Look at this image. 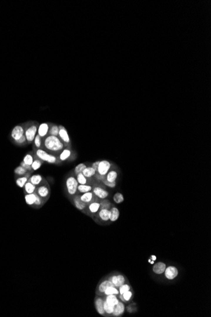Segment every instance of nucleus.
Instances as JSON below:
<instances>
[{"label":"nucleus","mask_w":211,"mask_h":317,"mask_svg":"<svg viewBox=\"0 0 211 317\" xmlns=\"http://www.w3.org/2000/svg\"><path fill=\"white\" fill-rule=\"evenodd\" d=\"M59 130H60L59 127L56 125H53L51 127V128H49V132H48L49 135H50V136L58 137V134H59Z\"/></svg>","instance_id":"obj_37"},{"label":"nucleus","mask_w":211,"mask_h":317,"mask_svg":"<svg viewBox=\"0 0 211 317\" xmlns=\"http://www.w3.org/2000/svg\"><path fill=\"white\" fill-rule=\"evenodd\" d=\"M166 268V263H163V262H158L157 263H155L153 267V271L154 273L158 275H161L164 272Z\"/></svg>","instance_id":"obj_18"},{"label":"nucleus","mask_w":211,"mask_h":317,"mask_svg":"<svg viewBox=\"0 0 211 317\" xmlns=\"http://www.w3.org/2000/svg\"><path fill=\"white\" fill-rule=\"evenodd\" d=\"M164 276L168 280H174L178 275V269L175 266H169L166 267L164 270Z\"/></svg>","instance_id":"obj_7"},{"label":"nucleus","mask_w":211,"mask_h":317,"mask_svg":"<svg viewBox=\"0 0 211 317\" xmlns=\"http://www.w3.org/2000/svg\"><path fill=\"white\" fill-rule=\"evenodd\" d=\"M34 155L38 159L43 162H47L50 164H56L60 162L58 156L51 154L42 148L37 149Z\"/></svg>","instance_id":"obj_2"},{"label":"nucleus","mask_w":211,"mask_h":317,"mask_svg":"<svg viewBox=\"0 0 211 317\" xmlns=\"http://www.w3.org/2000/svg\"><path fill=\"white\" fill-rule=\"evenodd\" d=\"M87 179L88 178H87V177H86L83 175L82 173H81V174H78L77 175V180L78 182V184H82V185L87 184L88 182Z\"/></svg>","instance_id":"obj_40"},{"label":"nucleus","mask_w":211,"mask_h":317,"mask_svg":"<svg viewBox=\"0 0 211 317\" xmlns=\"http://www.w3.org/2000/svg\"><path fill=\"white\" fill-rule=\"evenodd\" d=\"M36 193L45 201H47L50 196V187L47 182L44 181L43 184L37 186Z\"/></svg>","instance_id":"obj_4"},{"label":"nucleus","mask_w":211,"mask_h":317,"mask_svg":"<svg viewBox=\"0 0 211 317\" xmlns=\"http://www.w3.org/2000/svg\"><path fill=\"white\" fill-rule=\"evenodd\" d=\"M26 142H27L26 137H25V135H24L22 137H21L20 139H19V140L17 141H16L15 142L16 144H19V145H24V144H25Z\"/></svg>","instance_id":"obj_46"},{"label":"nucleus","mask_w":211,"mask_h":317,"mask_svg":"<svg viewBox=\"0 0 211 317\" xmlns=\"http://www.w3.org/2000/svg\"><path fill=\"white\" fill-rule=\"evenodd\" d=\"M37 129L38 127L36 124H32L25 130L24 135L25 137H26L27 142L29 144L32 143L34 140L35 137L37 134Z\"/></svg>","instance_id":"obj_5"},{"label":"nucleus","mask_w":211,"mask_h":317,"mask_svg":"<svg viewBox=\"0 0 211 317\" xmlns=\"http://www.w3.org/2000/svg\"><path fill=\"white\" fill-rule=\"evenodd\" d=\"M110 218L109 220L112 222L118 220L120 217V211L116 207H112L110 209Z\"/></svg>","instance_id":"obj_26"},{"label":"nucleus","mask_w":211,"mask_h":317,"mask_svg":"<svg viewBox=\"0 0 211 317\" xmlns=\"http://www.w3.org/2000/svg\"><path fill=\"white\" fill-rule=\"evenodd\" d=\"M20 165H21L22 167H24L25 169H26V170L29 172H33V170H32L31 166L29 165H27V164H25L23 161L22 162H20Z\"/></svg>","instance_id":"obj_45"},{"label":"nucleus","mask_w":211,"mask_h":317,"mask_svg":"<svg viewBox=\"0 0 211 317\" xmlns=\"http://www.w3.org/2000/svg\"><path fill=\"white\" fill-rule=\"evenodd\" d=\"M101 209V204L98 201H92L88 206V210L92 214H96Z\"/></svg>","instance_id":"obj_24"},{"label":"nucleus","mask_w":211,"mask_h":317,"mask_svg":"<svg viewBox=\"0 0 211 317\" xmlns=\"http://www.w3.org/2000/svg\"><path fill=\"white\" fill-rule=\"evenodd\" d=\"M98 217L101 221L108 222L110 218V210L106 208H101L98 211Z\"/></svg>","instance_id":"obj_16"},{"label":"nucleus","mask_w":211,"mask_h":317,"mask_svg":"<svg viewBox=\"0 0 211 317\" xmlns=\"http://www.w3.org/2000/svg\"><path fill=\"white\" fill-rule=\"evenodd\" d=\"M49 130V125L47 123H43L39 125L37 129V134L41 137L47 136Z\"/></svg>","instance_id":"obj_14"},{"label":"nucleus","mask_w":211,"mask_h":317,"mask_svg":"<svg viewBox=\"0 0 211 317\" xmlns=\"http://www.w3.org/2000/svg\"><path fill=\"white\" fill-rule=\"evenodd\" d=\"M150 263L151 265H154V261H153V260H151V261H150Z\"/></svg>","instance_id":"obj_50"},{"label":"nucleus","mask_w":211,"mask_h":317,"mask_svg":"<svg viewBox=\"0 0 211 317\" xmlns=\"http://www.w3.org/2000/svg\"><path fill=\"white\" fill-rule=\"evenodd\" d=\"M59 129H60V130H59V134H58L59 138L60 139V140L63 142V144H66V145H68V144H69L70 142V139L68 136V132H67L66 129L65 127H63V126H59Z\"/></svg>","instance_id":"obj_12"},{"label":"nucleus","mask_w":211,"mask_h":317,"mask_svg":"<svg viewBox=\"0 0 211 317\" xmlns=\"http://www.w3.org/2000/svg\"><path fill=\"white\" fill-rule=\"evenodd\" d=\"M111 167V163L108 160H102V161H100L99 162L97 172L101 175L106 176V175L108 174V172L110 170Z\"/></svg>","instance_id":"obj_6"},{"label":"nucleus","mask_w":211,"mask_h":317,"mask_svg":"<svg viewBox=\"0 0 211 317\" xmlns=\"http://www.w3.org/2000/svg\"><path fill=\"white\" fill-rule=\"evenodd\" d=\"M103 182L104 184V185H106V186H108V187H110V188H114L116 187V182H108V180H106V179H104L103 180Z\"/></svg>","instance_id":"obj_44"},{"label":"nucleus","mask_w":211,"mask_h":317,"mask_svg":"<svg viewBox=\"0 0 211 317\" xmlns=\"http://www.w3.org/2000/svg\"><path fill=\"white\" fill-rule=\"evenodd\" d=\"M80 198H81V200L83 203H85L87 205L91 203L92 201H94V194H93V192L90 191L82 194L81 196H80Z\"/></svg>","instance_id":"obj_21"},{"label":"nucleus","mask_w":211,"mask_h":317,"mask_svg":"<svg viewBox=\"0 0 211 317\" xmlns=\"http://www.w3.org/2000/svg\"><path fill=\"white\" fill-rule=\"evenodd\" d=\"M110 286H114V285L109 279H106L101 281L98 284V288H97V293L99 295L103 294L106 289Z\"/></svg>","instance_id":"obj_13"},{"label":"nucleus","mask_w":211,"mask_h":317,"mask_svg":"<svg viewBox=\"0 0 211 317\" xmlns=\"http://www.w3.org/2000/svg\"><path fill=\"white\" fill-rule=\"evenodd\" d=\"M25 134V130L22 125H16L13 129L11 136L13 139L16 142L22 137Z\"/></svg>","instance_id":"obj_9"},{"label":"nucleus","mask_w":211,"mask_h":317,"mask_svg":"<svg viewBox=\"0 0 211 317\" xmlns=\"http://www.w3.org/2000/svg\"><path fill=\"white\" fill-rule=\"evenodd\" d=\"M34 156H35L34 160L32 164L31 165V167L32 168L33 171H36L38 170V169H39L41 167L42 165H43V162H42L41 160L38 159L35 156V155H34Z\"/></svg>","instance_id":"obj_32"},{"label":"nucleus","mask_w":211,"mask_h":317,"mask_svg":"<svg viewBox=\"0 0 211 317\" xmlns=\"http://www.w3.org/2000/svg\"><path fill=\"white\" fill-rule=\"evenodd\" d=\"M94 176L96 177V178L97 179L99 180H101V181H103V180L106 178V176L101 175H99V174H96V175H95Z\"/></svg>","instance_id":"obj_48"},{"label":"nucleus","mask_w":211,"mask_h":317,"mask_svg":"<svg viewBox=\"0 0 211 317\" xmlns=\"http://www.w3.org/2000/svg\"><path fill=\"white\" fill-rule=\"evenodd\" d=\"M120 296L122 301L125 302H128L131 299H132L133 296V293H132V291L129 290L128 291H126V292L124 293L122 295H120Z\"/></svg>","instance_id":"obj_34"},{"label":"nucleus","mask_w":211,"mask_h":317,"mask_svg":"<svg viewBox=\"0 0 211 317\" xmlns=\"http://www.w3.org/2000/svg\"><path fill=\"white\" fill-rule=\"evenodd\" d=\"M124 200L125 199L123 195L120 192H116L113 196V201H115L116 204L121 203L124 201Z\"/></svg>","instance_id":"obj_38"},{"label":"nucleus","mask_w":211,"mask_h":317,"mask_svg":"<svg viewBox=\"0 0 211 317\" xmlns=\"http://www.w3.org/2000/svg\"><path fill=\"white\" fill-rule=\"evenodd\" d=\"M65 185L68 194L71 196H74L77 192L78 183L74 176H70L66 179Z\"/></svg>","instance_id":"obj_3"},{"label":"nucleus","mask_w":211,"mask_h":317,"mask_svg":"<svg viewBox=\"0 0 211 317\" xmlns=\"http://www.w3.org/2000/svg\"><path fill=\"white\" fill-rule=\"evenodd\" d=\"M95 308L97 312L101 315H105V311L104 310V298L98 296L95 299L94 301Z\"/></svg>","instance_id":"obj_11"},{"label":"nucleus","mask_w":211,"mask_h":317,"mask_svg":"<svg viewBox=\"0 0 211 317\" xmlns=\"http://www.w3.org/2000/svg\"><path fill=\"white\" fill-rule=\"evenodd\" d=\"M37 194L35 193L29 194H25V200L26 203L31 206L35 207L36 202L37 200Z\"/></svg>","instance_id":"obj_20"},{"label":"nucleus","mask_w":211,"mask_h":317,"mask_svg":"<svg viewBox=\"0 0 211 317\" xmlns=\"http://www.w3.org/2000/svg\"><path fill=\"white\" fill-rule=\"evenodd\" d=\"M104 300L108 304V305L113 306H115V305H116L118 303V302L120 301L119 299H118L117 297V296L114 295V294L104 296Z\"/></svg>","instance_id":"obj_22"},{"label":"nucleus","mask_w":211,"mask_h":317,"mask_svg":"<svg viewBox=\"0 0 211 317\" xmlns=\"http://www.w3.org/2000/svg\"><path fill=\"white\" fill-rule=\"evenodd\" d=\"M71 156V151L68 149H64L58 155V158L60 162H65L68 160Z\"/></svg>","instance_id":"obj_25"},{"label":"nucleus","mask_w":211,"mask_h":317,"mask_svg":"<svg viewBox=\"0 0 211 317\" xmlns=\"http://www.w3.org/2000/svg\"><path fill=\"white\" fill-rule=\"evenodd\" d=\"M14 172L16 175L19 176H24L25 174H27L29 172L26 169H25L24 167H22L21 165H19L14 170Z\"/></svg>","instance_id":"obj_35"},{"label":"nucleus","mask_w":211,"mask_h":317,"mask_svg":"<svg viewBox=\"0 0 211 317\" xmlns=\"http://www.w3.org/2000/svg\"><path fill=\"white\" fill-rule=\"evenodd\" d=\"M118 290H119V293H120V295H122L124 293L126 292V291H128L129 290H130L131 287L130 286L129 284H125L121 285V286H120L119 287H118Z\"/></svg>","instance_id":"obj_42"},{"label":"nucleus","mask_w":211,"mask_h":317,"mask_svg":"<svg viewBox=\"0 0 211 317\" xmlns=\"http://www.w3.org/2000/svg\"><path fill=\"white\" fill-rule=\"evenodd\" d=\"M118 178V173L115 170H109L108 174L106 175V180L110 182H116V180Z\"/></svg>","instance_id":"obj_28"},{"label":"nucleus","mask_w":211,"mask_h":317,"mask_svg":"<svg viewBox=\"0 0 211 317\" xmlns=\"http://www.w3.org/2000/svg\"><path fill=\"white\" fill-rule=\"evenodd\" d=\"M96 171L92 167H87L82 172L83 175L87 178H91L96 174Z\"/></svg>","instance_id":"obj_29"},{"label":"nucleus","mask_w":211,"mask_h":317,"mask_svg":"<svg viewBox=\"0 0 211 317\" xmlns=\"http://www.w3.org/2000/svg\"><path fill=\"white\" fill-rule=\"evenodd\" d=\"M34 157H35L34 154L29 153L24 157L23 162L25 164H27L31 166V165L32 164L34 160Z\"/></svg>","instance_id":"obj_33"},{"label":"nucleus","mask_w":211,"mask_h":317,"mask_svg":"<svg viewBox=\"0 0 211 317\" xmlns=\"http://www.w3.org/2000/svg\"><path fill=\"white\" fill-rule=\"evenodd\" d=\"M24 189L25 194H32V193L36 192L37 186H36V185L32 184L31 182H30L28 181L25 184Z\"/></svg>","instance_id":"obj_27"},{"label":"nucleus","mask_w":211,"mask_h":317,"mask_svg":"<svg viewBox=\"0 0 211 317\" xmlns=\"http://www.w3.org/2000/svg\"><path fill=\"white\" fill-rule=\"evenodd\" d=\"M114 307L115 306H113L108 305V304L104 300V310L105 311V314H106L108 315H112L113 311H114Z\"/></svg>","instance_id":"obj_36"},{"label":"nucleus","mask_w":211,"mask_h":317,"mask_svg":"<svg viewBox=\"0 0 211 317\" xmlns=\"http://www.w3.org/2000/svg\"><path fill=\"white\" fill-rule=\"evenodd\" d=\"M99 162H100V161H96V162H94L92 165V167L93 168L96 172H97V170H98V166H99Z\"/></svg>","instance_id":"obj_47"},{"label":"nucleus","mask_w":211,"mask_h":317,"mask_svg":"<svg viewBox=\"0 0 211 317\" xmlns=\"http://www.w3.org/2000/svg\"><path fill=\"white\" fill-rule=\"evenodd\" d=\"M92 192L94 194V196L97 197H98L99 199L101 200H104L109 196V192L105 190L104 188L101 187H94L92 188Z\"/></svg>","instance_id":"obj_10"},{"label":"nucleus","mask_w":211,"mask_h":317,"mask_svg":"<svg viewBox=\"0 0 211 317\" xmlns=\"http://www.w3.org/2000/svg\"><path fill=\"white\" fill-rule=\"evenodd\" d=\"M87 167V165L86 164L84 163H79L78 165H77V166H76L74 168V173L75 174L77 175V174H81V173H82V172L84 170V169L86 168Z\"/></svg>","instance_id":"obj_39"},{"label":"nucleus","mask_w":211,"mask_h":317,"mask_svg":"<svg viewBox=\"0 0 211 317\" xmlns=\"http://www.w3.org/2000/svg\"><path fill=\"white\" fill-rule=\"evenodd\" d=\"M108 279L113 283L114 286L117 287V288L121 285L124 284L126 282L125 277L121 274L113 275L109 277Z\"/></svg>","instance_id":"obj_8"},{"label":"nucleus","mask_w":211,"mask_h":317,"mask_svg":"<svg viewBox=\"0 0 211 317\" xmlns=\"http://www.w3.org/2000/svg\"><path fill=\"white\" fill-rule=\"evenodd\" d=\"M125 310V306L123 302L119 301L116 305L114 307V311L113 313V316H120L124 313Z\"/></svg>","instance_id":"obj_15"},{"label":"nucleus","mask_w":211,"mask_h":317,"mask_svg":"<svg viewBox=\"0 0 211 317\" xmlns=\"http://www.w3.org/2000/svg\"><path fill=\"white\" fill-rule=\"evenodd\" d=\"M28 181L30 182H31L32 184H34L37 187L41 184H43L45 181V180L44 179V178L42 175L39 174H36V175H33L29 177Z\"/></svg>","instance_id":"obj_17"},{"label":"nucleus","mask_w":211,"mask_h":317,"mask_svg":"<svg viewBox=\"0 0 211 317\" xmlns=\"http://www.w3.org/2000/svg\"><path fill=\"white\" fill-rule=\"evenodd\" d=\"M73 202L74 206L78 210L82 211V210H85L86 208L87 204L85 203H83L81 200V198H80V196H78V195H75L74 196Z\"/></svg>","instance_id":"obj_19"},{"label":"nucleus","mask_w":211,"mask_h":317,"mask_svg":"<svg viewBox=\"0 0 211 317\" xmlns=\"http://www.w3.org/2000/svg\"><path fill=\"white\" fill-rule=\"evenodd\" d=\"M100 204L101 208H106L109 210L111 208V203L108 200H103L100 203Z\"/></svg>","instance_id":"obj_43"},{"label":"nucleus","mask_w":211,"mask_h":317,"mask_svg":"<svg viewBox=\"0 0 211 317\" xmlns=\"http://www.w3.org/2000/svg\"><path fill=\"white\" fill-rule=\"evenodd\" d=\"M150 259H151L152 260H153V261H155L156 260H157V257H156V256H155V255H151V256H150Z\"/></svg>","instance_id":"obj_49"},{"label":"nucleus","mask_w":211,"mask_h":317,"mask_svg":"<svg viewBox=\"0 0 211 317\" xmlns=\"http://www.w3.org/2000/svg\"><path fill=\"white\" fill-rule=\"evenodd\" d=\"M43 145L45 151L56 156H58L64 150L65 146L64 144L58 137L50 135L44 138Z\"/></svg>","instance_id":"obj_1"},{"label":"nucleus","mask_w":211,"mask_h":317,"mask_svg":"<svg viewBox=\"0 0 211 317\" xmlns=\"http://www.w3.org/2000/svg\"><path fill=\"white\" fill-rule=\"evenodd\" d=\"M111 294L116 295V296L120 294L119 290H118L117 287L115 286L109 287L106 289L104 293H103L104 296H108V295H111Z\"/></svg>","instance_id":"obj_30"},{"label":"nucleus","mask_w":211,"mask_h":317,"mask_svg":"<svg viewBox=\"0 0 211 317\" xmlns=\"http://www.w3.org/2000/svg\"><path fill=\"white\" fill-rule=\"evenodd\" d=\"M92 187L91 185H87V184H83V185H82V184H78V188H77V191L81 194H83V193H86V192H90L92 190Z\"/></svg>","instance_id":"obj_31"},{"label":"nucleus","mask_w":211,"mask_h":317,"mask_svg":"<svg viewBox=\"0 0 211 317\" xmlns=\"http://www.w3.org/2000/svg\"><path fill=\"white\" fill-rule=\"evenodd\" d=\"M31 173L32 172H29L27 174H25L24 176H20L16 180V184L19 187L24 188L25 184L27 182L29 178L31 177Z\"/></svg>","instance_id":"obj_23"},{"label":"nucleus","mask_w":211,"mask_h":317,"mask_svg":"<svg viewBox=\"0 0 211 317\" xmlns=\"http://www.w3.org/2000/svg\"><path fill=\"white\" fill-rule=\"evenodd\" d=\"M34 146L37 149L41 148L42 145H43V142H42V138L38 134H37L35 137L34 140Z\"/></svg>","instance_id":"obj_41"}]
</instances>
